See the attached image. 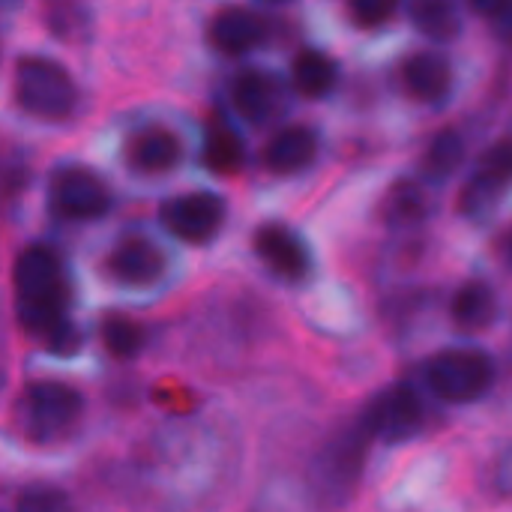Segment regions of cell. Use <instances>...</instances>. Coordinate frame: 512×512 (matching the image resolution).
<instances>
[{
    "instance_id": "14",
    "label": "cell",
    "mask_w": 512,
    "mask_h": 512,
    "mask_svg": "<svg viewBox=\"0 0 512 512\" xmlns=\"http://www.w3.org/2000/svg\"><path fill=\"white\" fill-rule=\"evenodd\" d=\"M264 39V24L255 12L243 6L222 9L210 24V42L225 54H243Z\"/></svg>"
},
{
    "instance_id": "20",
    "label": "cell",
    "mask_w": 512,
    "mask_h": 512,
    "mask_svg": "<svg viewBox=\"0 0 512 512\" xmlns=\"http://www.w3.org/2000/svg\"><path fill=\"white\" fill-rule=\"evenodd\" d=\"M414 24L429 36V39H453L459 33V9L453 0H414Z\"/></svg>"
},
{
    "instance_id": "3",
    "label": "cell",
    "mask_w": 512,
    "mask_h": 512,
    "mask_svg": "<svg viewBox=\"0 0 512 512\" xmlns=\"http://www.w3.org/2000/svg\"><path fill=\"white\" fill-rule=\"evenodd\" d=\"M84 414V396L60 381H36L24 387L15 405L18 429L36 444H54L66 438Z\"/></svg>"
},
{
    "instance_id": "9",
    "label": "cell",
    "mask_w": 512,
    "mask_h": 512,
    "mask_svg": "<svg viewBox=\"0 0 512 512\" xmlns=\"http://www.w3.org/2000/svg\"><path fill=\"white\" fill-rule=\"evenodd\" d=\"M512 174V144L504 138L498 141V147L483 159L480 171L471 177V183L465 186L462 192V213L474 222H483L486 216L495 213V207L501 204L504 198V189L510 183Z\"/></svg>"
},
{
    "instance_id": "7",
    "label": "cell",
    "mask_w": 512,
    "mask_h": 512,
    "mask_svg": "<svg viewBox=\"0 0 512 512\" xmlns=\"http://www.w3.org/2000/svg\"><path fill=\"white\" fill-rule=\"evenodd\" d=\"M51 210L66 219H96L108 210V186L87 168H63L51 180Z\"/></svg>"
},
{
    "instance_id": "16",
    "label": "cell",
    "mask_w": 512,
    "mask_h": 512,
    "mask_svg": "<svg viewBox=\"0 0 512 512\" xmlns=\"http://www.w3.org/2000/svg\"><path fill=\"white\" fill-rule=\"evenodd\" d=\"M402 75H405V87L411 90V96H417L423 102H438L450 90V63L438 51L414 54L405 63Z\"/></svg>"
},
{
    "instance_id": "5",
    "label": "cell",
    "mask_w": 512,
    "mask_h": 512,
    "mask_svg": "<svg viewBox=\"0 0 512 512\" xmlns=\"http://www.w3.org/2000/svg\"><path fill=\"white\" fill-rule=\"evenodd\" d=\"M15 99L33 117L60 120L75 108V84L60 63L27 57L15 66Z\"/></svg>"
},
{
    "instance_id": "15",
    "label": "cell",
    "mask_w": 512,
    "mask_h": 512,
    "mask_svg": "<svg viewBox=\"0 0 512 512\" xmlns=\"http://www.w3.org/2000/svg\"><path fill=\"white\" fill-rule=\"evenodd\" d=\"M498 294L492 285L474 279V282H465L456 297H453V306H450V315L456 321V327L468 330V333H480V330H489L495 321H498Z\"/></svg>"
},
{
    "instance_id": "17",
    "label": "cell",
    "mask_w": 512,
    "mask_h": 512,
    "mask_svg": "<svg viewBox=\"0 0 512 512\" xmlns=\"http://www.w3.org/2000/svg\"><path fill=\"white\" fill-rule=\"evenodd\" d=\"M234 105H237V111L246 120L264 123L273 114V108H276V84L264 72H258V69L243 72L234 81Z\"/></svg>"
},
{
    "instance_id": "27",
    "label": "cell",
    "mask_w": 512,
    "mask_h": 512,
    "mask_svg": "<svg viewBox=\"0 0 512 512\" xmlns=\"http://www.w3.org/2000/svg\"><path fill=\"white\" fill-rule=\"evenodd\" d=\"M273 3H288V0H273Z\"/></svg>"
},
{
    "instance_id": "26",
    "label": "cell",
    "mask_w": 512,
    "mask_h": 512,
    "mask_svg": "<svg viewBox=\"0 0 512 512\" xmlns=\"http://www.w3.org/2000/svg\"><path fill=\"white\" fill-rule=\"evenodd\" d=\"M480 15H498L510 6V0H468Z\"/></svg>"
},
{
    "instance_id": "19",
    "label": "cell",
    "mask_w": 512,
    "mask_h": 512,
    "mask_svg": "<svg viewBox=\"0 0 512 512\" xmlns=\"http://www.w3.org/2000/svg\"><path fill=\"white\" fill-rule=\"evenodd\" d=\"M204 162L213 174H234L243 165V141L225 123H213L204 138Z\"/></svg>"
},
{
    "instance_id": "6",
    "label": "cell",
    "mask_w": 512,
    "mask_h": 512,
    "mask_svg": "<svg viewBox=\"0 0 512 512\" xmlns=\"http://www.w3.org/2000/svg\"><path fill=\"white\" fill-rule=\"evenodd\" d=\"M357 420L363 423V429L372 441L402 444L423 429V420H426L423 396L411 384L387 387L363 408V414Z\"/></svg>"
},
{
    "instance_id": "1",
    "label": "cell",
    "mask_w": 512,
    "mask_h": 512,
    "mask_svg": "<svg viewBox=\"0 0 512 512\" xmlns=\"http://www.w3.org/2000/svg\"><path fill=\"white\" fill-rule=\"evenodd\" d=\"M15 309L21 327L54 354H72L81 342L69 321V282L60 258L45 246H30L15 261Z\"/></svg>"
},
{
    "instance_id": "18",
    "label": "cell",
    "mask_w": 512,
    "mask_h": 512,
    "mask_svg": "<svg viewBox=\"0 0 512 512\" xmlns=\"http://www.w3.org/2000/svg\"><path fill=\"white\" fill-rule=\"evenodd\" d=\"M291 75H294V84L303 96H324L336 87L339 81V66L333 57H327L324 51H300L294 57V66H291Z\"/></svg>"
},
{
    "instance_id": "24",
    "label": "cell",
    "mask_w": 512,
    "mask_h": 512,
    "mask_svg": "<svg viewBox=\"0 0 512 512\" xmlns=\"http://www.w3.org/2000/svg\"><path fill=\"white\" fill-rule=\"evenodd\" d=\"M18 512H75L66 492L54 486H30L18 498Z\"/></svg>"
},
{
    "instance_id": "21",
    "label": "cell",
    "mask_w": 512,
    "mask_h": 512,
    "mask_svg": "<svg viewBox=\"0 0 512 512\" xmlns=\"http://www.w3.org/2000/svg\"><path fill=\"white\" fill-rule=\"evenodd\" d=\"M147 342V333L138 321L126 318V315H108L102 321V345L108 348L111 357L117 360H132L141 354Z\"/></svg>"
},
{
    "instance_id": "23",
    "label": "cell",
    "mask_w": 512,
    "mask_h": 512,
    "mask_svg": "<svg viewBox=\"0 0 512 512\" xmlns=\"http://www.w3.org/2000/svg\"><path fill=\"white\" fill-rule=\"evenodd\" d=\"M423 195L417 186L411 183H399L396 189H390L387 195V216L393 225H402V222H417L423 219Z\"/></svg>"
},
{
    "instance_id": "8",
    "label": "cell",
    "mask_w": 512,
    "mask_h": 512,
    "mask_svg": "<svg viewBox=\"0 0 512 512\" xmlns=\"http://www.w3.org/2000/svg\"><path fill=\"white\" fill-rule=\"evenodd\" d=\"M222 219H225V204L213 192H189L165 201L162 207L165 228L186 243H207L222 228Z\"/></svg>"
},
{
    "instance_id": "2",
    "label": "cell",
    "mask_w": 512,
    "mask_h": 512,
    "mask_svg": "<svg viewBox=\"0 0 512 512\" xmlns=\"http://www.w3.org/2000/svg\"><path fill=\"white\" fill-rule=\"evenodd\" d=\"M375 441L366 435L363 423L354 420L351 426H342L318 453L312 465V489L318 498L330 507H342L360 486L369 447Z\"/></svg>"
},
{
    "instance_id": "4",
    "label": "cell",
    "mask_w": 512,
    "mask_h": 512,
    "mask_svg": "<svg viewBox=\"0 0 512 512\" xmlns=\"http://www.w3.org/2000/svg\"><path fill=\"white\" fill-rule=\"evenodd\" d=\"M426 384L429 390L453 405L480 402L495 384V360L474 348H453L441 351L426 363Z\"/></svg>"
},
{
    "instance_id": "10",
    "label": "cell",
    "mask_w": 512,
    "mask_h": 512,
    "mask_svg": "<svg viewBox=\"0 0 512 512\" xmlns=\"http://www.w3.org/2000/svg\"><path fill=\"white\" fill-rule=\"evenodd\" d=\"M255 252H258V258L276 276H282L288 282H300L312 270V255H309L306 243L294 231H288L285 225H264V228H258Z\"/></svg>"
},
{
    "instance_id": "25",
    "label": "cell",
    "mask_w": 512,
    "mask_h": 512,
    "mask_svg": "<svg viewBox=\"0 0 512 512\" xmlns=\"http://www.w3.org/2000/svg\"><path fill=\"white\" fill-rule=\"evenodd\" d=\"M399 0H348V12L360 27H378L396 12Z\"/></svg>"
},
{
    "instance_id": "12",
    "label": "cell",
    "mask_w": 512,
    "mask_h": 512,
    "mask_svg": "<svg viewBox=\"0 0 512 512\" xmlns=\"http://www.w3.org/2000/svg\"><path fill=\"white\" fill-rule=\"evenodd\" d=\"M126 159L141 174H165L180 162V138L162 126L141 129L129 138Z\"/></svg>"
},
{
    "instance_id": "22",
    "label": "cell",
    "mask_w": 512,
    "mask_h": 512,
    "mask_svg": "<svg viewBox=\"0 0 512 512\" xmlns=\"http://www.w3.org/2000/svg\"><path fill=\"white\" fill-rule=\"evenodd\" d=\"M465 162V138L456 129H444L441 135H435L429 153H426V171L432 177H450L459 171V165Z\"/></svg>"
},
{
    "instance_id": "11",
    "label": "cell",
    "mask_w": 512,
    "mask_h": 512,
    "mask_svg": "<svg viewBox=\"0 0 512 512\" xmlns=\"http://www.w3.org/2000/svg\"><path fill=\"white\" fill-rule=\"evenodd\" d=\"M108 273L111 279H117L120 285L129 288H147L153 282L162 279L165 273V255L159 246H153L150 240L141 237H126L114 246V252L108 255Z\"/></svg>"
},
{
    "instance_id": "13",
    "label": "cell",
    "mask_w": 512,
    "mask_h": 512,
    "mask_svg": "<svg viewBox=\"0 0 512 512\" xmlns=\"http://www.w3.org/2000/svg\"><path fill=\"white\" fill-rule=\"evenodd\" d=\"M318 156V135L306 126H288L276 132L264 150V162L276 174H294L312 165Z\"/></svg>"
}]
</instances>
